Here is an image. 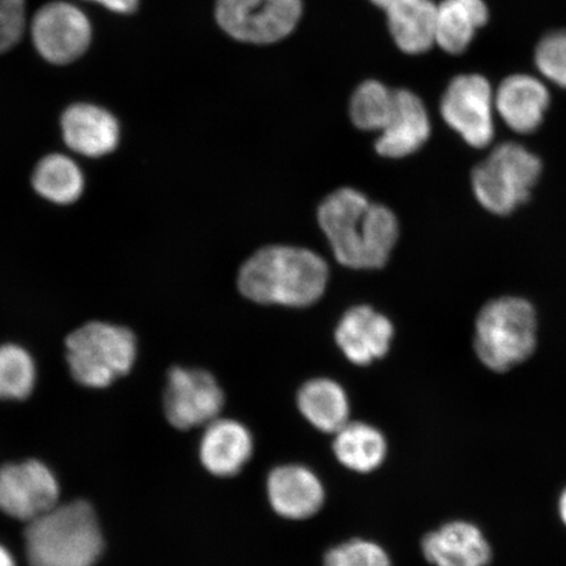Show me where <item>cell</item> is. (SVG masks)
I'll return each mask as SVG.
<instances>
[{
    "label": "cell",
    "instance_id": "1",
    "mask_svg": "<svg viewBox=\"0 0 566 566\" xmlns=\"http://www.w3.org/2000/svg\"><path fill=\"white\" fill-rule=\"evenodd\" d=\"M317 221L338 263L352 269L385 266L399 238L394 212L352 188L325 198Z\"/></svg>",
    "mask_w": 566,
    "mask_h": 566
},
{
    "label": "cell",
    "instance_id": "2",
    "mask_svg": "<svg viewBox=\"0 0 566 566\" xmlns=\"http://www.w3.org/2000/svg\"><path fill=\"white\" fill-rule=\"evenodd\" d=\"M329 269L306 248L269 245L245 261L238 287L245 298L261 304L307 307L322 298Z\"/></svg>",
    "mask_w": 566,
    "mask_h": 566
},
{
    "label": "cell",
    "instance_id": "3",
    "mask_svg": "<svg viewBox=\"0 0 566 566\" xmlns=\"http://www.w3.org/2000/svg\"><path fill=\"white\" fill-rule=\"evenodd\" d=\"M24 537L31 566H94L104 549L101 526L86 501L56 505L28 523Z\"/></svg>",
    "mask_w": 566,
    "mask_h": 566
},
{
    "label": "cell",
    "instance_id": "4",
    "mask_svg": "<svg viewBox=\"0 0 566 566\" xmlns=\"http://www.w3.org/2000/svg\"><path fill=\"white\" fill-rule=\"evenodd\" d=\"M65 345L71 377L88 388L112 386L129 374L137 360V337L124 325L83 324L71 332Z\"/></svg>",
    "mask_w": 566,
    "mask_h": 566
},
{
    "label": "cell",
    "instance_id": "5",
    "mask_svg": "<svg viewBox=\"0 0 566 566\" xmlns=\"http://www.w3.org/2000/svg\"><path fill=\"white\" fill-rule=\"evenodd\" d=\"M536 316L531 304L506 296L488 303L476 322L475 349L481 363L504 373L534 352Z\"/></svg>",
    "mask_w": 566,
    "mask_h": 566
},
{
    "label": "cell",
    "instance_id": "6",
    "mask_svg": "<svg viewBox=\"0 0 566 566\" xmlns=\"http://www.w3.org/2000/svg\"><path fill=\"white\" fill-rule=\"evenodd\" d=\"M541 172L542 163L534 154L518 144H504L475 168L472 186L486 210L505 216L528 200Z\"/></svg>",
    "mask_w": 566,
    "mask_h": 566
},
{
    "label": "cell",
    "instance_id": "7",
    "mask_svg": "<svg viewBox=\"0 0 566 566\" xmlns=\"http://www.w3.org/2000/svg\"><path fill=\"white\" fill-rule=\"evenodd\" d=\"M302 17L301 0H217L219 27L248 44H273L295 30Z\"/></svg>",
    "mask_w": 566,
    "mask_h": 566
},
{
    "label": "cell",
    "instance_id": "8",
    "mask_svg": "<svg viewBox=\"0 0 566 566\" xmlns=\"http://www.w3.org/2000/svg\"><path fill=\"white\" fill-rule=\"evenodd\" d=\"M494 92L483 75L454 77L444 91L441 113L446 124L467 144L483 148L494 136Z\"/></svg>",
    "mask_w": 566,
    "mask_h": 566
},
{
    "label": "cell",
    "instance_id": "9",
    "mask_svg": "<svg viewBox=\"0 0 566 566\" xmlns=\"http://www.w3.org/2000/svg\"><path fill=\"white\" fill-rule=\"evenodd\" d=\"M34 48L48 62L67 65L84 53L92 40L90 19L80 7L55 0L41 7L32 21Z\"/></svg>",
    "mask_w": 566,
    "mask_h": 566
},
{
    "label": "cell",
    "instance_id": "10",
    "mask_svg": "<svg viewBox=\"0 0 566 566\" xmlns=\"http://www.w3.org/2000/svg\"><path fill=\"white\" fill-rule=\"evenodd\" d=\"M224 405L221 386L208 371L174 367L168 374L165 412L176 429L188 430L218 419Z\"/></svg>",
    "mask_w": 566,
    "mask_h": 566
},
{
    "label": "cell",
    "instance_id": "11",
    "mask_svg": "<svg viewBox=\"0 0 566 566\" xmlns=\"http://www.w3.org/2000/svg\"><path fill=\"white\" fill-rule=\"evenodd\" d=\"M60 486L51 470L38 460L0 469V512L32 522L59 505Z\"/></svg>",
    "mask_w": 566,
    "mask_h": 566
},
{
    "label": "cell",
    "instance_id": "12",
    "mask_svg": "<svg viewBox=\"0 0 566 566\" xmlns=\"http://www.w3.org/2000/svg\"><path fill=\"white\" fill-rule=\"evenodd\" d=\"M394 325L369 306H356L338 322L335 338L338 348L354 365L366 366L389 350Z\"/></svg>",
    "mask_w": 566,
    "mask_h": 566
},
{
    "label": "cell",
    "instance_id": "13",
    "mask_svg": "<svg viewBox=\"0 0 566 566\" xmlns=\"http://www.w3.org/2000/svg\"><path fill=\"white\" fill-rule=\"evenodd\" d=\"M63 140L71 151L87 158H103L119 144V125L111 112L94 104H74L61 119Z\"/></svg>",
    "mask_w": 566,
    "mask_h": 566
},
{
    "label": "cell",
    "instance_id": "14",
    "mask_svg": "<svg viewBox=\"0 0 566 566\" xmlns=\"http://www.w3.org/2000/svg\"><path fill=\"white\" fill-rule=\"evenodd\" d=\"M549 105V91L533 75L514 74L494 92V109L512 130L533 133L543 123Z\"/></svg>",
    "mask_w": 566,
    "mask_h": 566
},
{
    "label": "cell",
    "instance_id": "15",
    "mask_svg": "<svg viewBox=\"0 0 566 566\" xmlns=\"http://www.w3.org/2000/svg\"><path fill=\"white\" fill-rule=\"evenodd\" d=\"M268 497L274 512L287 520H306L324 504V488L315 473L303 465H281L271 472Z\"/></svg>",
    "mask_w": 566,
    "mask_h": 566
},
{
    "label": "cell",
    "instance_id": "16",
    "mask_svg": "<svg viewBox=\"0 0 566 566\" xmlns=\"http://www.w3.org/2000/svg\"><path fill=\"white\" fill-rule=\"evenodd\" d=\"M430 136V119L419 96L408 90L395 91V102L380 137L377 153L386 158H405L416 153Z\"/></svg>",
    "mask_w": 566,
    "mask_h": 566
},
{
    "label": "cell",
    "instance_id": "17",
    "mask_svg": "<svg viewBox=\"0 0 566 566\" xmlns=\"http://www.w3.org/2000/svg\"><path fill=\"white\" fill-rule=\"evenodd\" d=\"M422 552L436 566H486L492 558L481 530L463 521L450 522L424 536Z\"/></svg>",
    "mask_w": 566,
    "mask_h": 566
},
{
    "label": "cell",
    "instance_id": "18",
    "mask_svg": "<svg viewBox=\"0 0 566 566\" xmlns=\"http://www.w3.org/2000/svg\"><path fill=\"white\" fill-rule=\"evenodd\" d=\"M253 441L243 423L217 419L207 424L200 446L201 462L212 475L231 478L251 459Z\"/></svg>",
    "mask_w": 566,
    "mask_h": 566
},
{
    "label": "cell",
    "instance_id": "19",
    "mask_svg": "<svg viewBox=\"0 0 566 566\" xmlns=\"http://www.w3.org/2000/svg\"><path fill=\"white\" fill-rule=\"evenodd\" d=\"M437 7L431 0H402L386 10L389 32L402 52L422 54L436 45Z\"/></svg>",
    "mask_w": 566,
    "mask_h": 566
},
{
    "label": "cell",
    "instance_id": "20",
    "mask_svg": "<svg viewBox=\"0 0 566 566\" xmlns=\"http://www.w3.org/2000/svg\"><path fill=\"white\" fill-rule=\"evenodd\" d=\"M488 18L484 0H443L437 7L436 45L449 54L464 53Z\"/></svg>",
    "mask_w": 566,
    "mask_h": 566
},
{
    "label": "cell",
    "instance_id": "21",
    "mask_svg": "<svg viewBox=\"0 0 566 566\" xmlns=\"http://www.w3.org/2000/svg\"><path fill=\"white\" fill-rule=\"evenodd\" d=\"M298 408L313 427L337 433L349 422L350 406L344 388L328 378L311 379L298 392Z\"/></svg>",
    "mask_w": 566,
    "mask_h": 566
},
{
    "label": "cell",
    "instance_id": "22",
    "mask_svg": "<svg viewBox=\"0 0 566 566\" xmlns=\"http://www.w3.org/2000/svg\"><path fill=\"white\" fill-rule=\"evenodd\" d=\"M32 187L42 200L67 207L81 200L86 179L74 159L63 154H51L35 166Z\"/></svg>",
    "mask_w": 566,
    "mask_h": 566
},
{
    "label": "cell",
    "instance_id": "23",
    "mask_svg": "<svg viewBox=\"0 0 566 566\" xmlns=\"http://www.w3.org/2000/svg\"><path fill=\"white\" fill-rule=\"evenodd\" d=\"M334 450L339 463L352 471L377 470L387 455V443L378 429L364 422H348L336 433Z\"/></svg>",
    "mask_w": 566,
    "mask_h": 566
},
{
    "label": "cell",
    "instance_id": "24",
    "mask_svg": "<svg viewBox=\"0 0 566 566\" xmlns=\"http://www.w3.org/2000/svg\"><path fill=\"white\" fill-rule=\"evenodd\" d=\"M38 380L32 354L18 344L0 345V400H25Z\"/></svg>",
    "mask_w": 566,
    "mask_h": 566
},
{
    "label": "cell",
    "instance_id": "25",
    "mask_svg": "<svg viewBox=\"0 0 566 566\" xmlns=\"http://www.w3.org/2000/svg\"><path fill=\"white\" fill-rule=\"evenodd\" d=\"M395 91L377 81H367L354 92L350 118L358 129L381 132L394 109Z\"/></svg>",
    "mask_w": 566,
    "mask_h": 566
},
{
    "label": "cell",
    "instance_id": "26",
    "mask_svg": "<svg viewBox=\"0 0 566 566\" xmlns=\"http://www.w3.org/2000/svg\"><path fill=\"white\" fill-rule=\"evenodd\" d=\"M535 65L546 80L566 90V31L544 35L536 46Z\"/></svg>",
    "mask_w": 566,
    "mask_h": 566
},
{
    "label": "cell",
    "instance_id": "27",
    "mask_svg": "<svg viewBox=\"0 0 566 566\" xmlns=\"http://www.w3.org/2000/svg\"><path fill=\"white\" fill-rule=\"evenodd\" d=\"M324 566H391V562L378 544L353 539L331 549Z\"/></svg>",
    "mask_w": 566,
    "mask_h": 566
},
{
    "label": "cell",
    "instance_id": "28",
    "mask_svg": "<svg viewBox=\"0 0 566 566\" xmlns=\"http://www.w3.org/2000/svg\"><path fill=\"white\" fill-rule=\"evenodd\" d=\"M25 30V0H0V53L17 45Z\"/></svg>",
    "mask_w": 566,
    "mask_h": 566
},
{
    "label": "cell",
    "instance_id": "29",
    "mask_svg": "<svg viewBox=\"0 0 566 566\" xmlns=\"http://www.w3.org/2000/svg\"><path fill=\"white\" fill-rule=\"evenodd\" d=\"M105 7L113 12L130 13L138 7V0H88Z\"/></svg>",
    "mask_w": 566,
    "mask_h": 566
},
{
    "label": "cell",
    "instance_id": "30",
    "mask_svg": "<svg viewBox=\"0 0 566 566\" xmlns=\"http://www.w3.org/2000/svg\"><path fill=\"white\" fill-rule=\"evenodd\" d=\"M0 566H17L12 555L3 546H0Z\"/></svg>",
    "mask_w": 566,
    "mask_h": 566
},
{
    "label": "cell",
    "instance_id": "31",
    "mask_svg": "<svg viewBox=\"0 0 566 566\" xmlns=\"http://www.w3.org/2000/svg\"><path fill=\"white\" fill-rule=\"evenodd\" d=\"M558 512H560L562 520L566 526V490L563 492L560 501H558Z\"/></svg>",
    "mask_w": 566,
    "mask_h": 566
},
{
    "label": "cell",
    "instance_id": "32",
    "mask_svg": "<svg viewBox=\"0 0 566 566\" xmlns=\"http://www.w3.org/2000/svg\"><path fill=\"white\" fill-rule=\"evenodd\" d=\"M374 4H377L381 7V9H389V7H392L396 3L402 2V0H371Z\"/></svg>",
    "mask_w": 566,
    "mask_h": 566
}]
</instances>
